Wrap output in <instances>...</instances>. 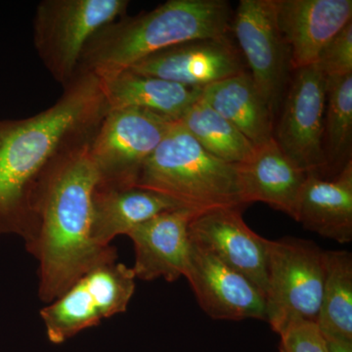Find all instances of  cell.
<instances>
[{"instance_id": "30bf717a", "label": "cell", "mask_w": 352, "mask_h": 352, "mask_svg": "<svg viewBox=\"0 0 352 352\" xmlns=\"http://www.w3.org/2000/svg\"><path fill=\"white\" fill-rule=\"evenodd\" d=\"M231 32L250 75L273 118L281 108L289 80V54L276 18V0H241Z\"/></svg>"}, {"instance_id": "cb8c5ba5", "label": "cell", "mask_w": 352, "mask_h": 352, "mask_svg": "<svg viewBox=\"0 0 352 352\" xmlns=\"http://www.w3.org/2000/svg\"><path fill=\"white\" fill-rule=\"evenodd\" d=\"M316 64L326 78L352 75V22L326 45Z\"/></svg>"}, {"instance_id": "5bb4252c", "label": "cell", "mask_w": 352, "mask_h": 352, "mask_svg": "<svg viewBox=\"0 0 352 352\" xmlns=\"http://www.w3.org/2000/svg\"><path fill=\"white\" fill-rule=\"evenodd\" d=\"M195 214L187 208L166 210L127 234L133 243L136 279L173 283L185 277L191 252L189 223Z\"/></svg>"}, {"instance_id": "4fadbf2b", "label": "cell", "mask_w": 352, "mask_h": 352, "mask_svg": "<svg viewBox=\"0 0 352 352\" xmlns=\"http://www.w3.org/2000/svg\"><path fill=\"white\" fill-rule=\"evenodd\" d=\"M185 278L201 310L214 320H266L265 298L252 281L192 244Z\"/></svg>"}, {"instance_id": "9c48e42d", "label": "cell", "mask_w": 352, "mask_h": 352, "mask_svg": "<svg viewBox=\"0 0 352 352\" xmlns=\"http://www.w3.org/2000/svg\"><path fill=\"white\" fill-rule=\"evenodd\" d=\"M295 72L273 138L307 175L323 176L329 168L324 147L327 78L317 64Z\"/></svg>"}, {"instance_id": "52a82bcc", "label": "cell", "mask_w": 352, "mask_h": 352, "mask_svg": "<svg viewBox=\"0 0 352 352\" xmlns=\"http://www.w3.org/2000/svg\"><path fill=\"white\" fill-rule=\"evenodd\" d=\"M133 270L116 261L99 264L41 309L46 337L62 344L105 319L124 314L136 287Z\"/></svg>"}, {"instance_id": "2e32d148", "label": "cell", "mask_w": 352, "mask_h": 352, "mask_svg": "<svg viewBox=\"0 0 352 352\" xmlns=\"http://www.w3.org/2000/svg\"><path fill=\"white\" fill-rule=\"evenodd\" d=\"M238 171L245 205L261 201L294 219L307 173L282 151L274 138L254 146L251 157L238 164Z\"/></svg>"}, {"instance_id": "7402d4cb", "label": "cell", "mask_w": 352, "mask_h": 352, "mask_svg": "<svg viewBox=\"0 0 352 352\" xmlns=\"http://www.w3.org/2000/svg\"><path fill=\"white\" fill-rule=\"evenodd\" d=\"M178 122L204 149L226 163L244 164L254 153L256 145L201 97Z\"/></svg>"}, {"instance_id": "7a4b0ae2", "label": "cell", "mask_w": 352, "mask_h": 352, "mask_svg": "<svg viewBox=\"0 0 352 352\" xmlns=\"http://www.w3.org/2000/svg\"><path fill=\"white\" fill-rule=\"evenodd\" d=\"M91 141V140H90ZM85 143L45 175L32 201L24 238L38 263V296L48 305L99 264L116 261L113 245L91 238L92 195L99 182Z\"/></svg>"}, {"instance_id": "ffe728a7", "label": "cell", "mask_w": 352, "mask_h": 352, "mask_svg": "<svg viewBox=\"0 0 352 352\" xmlns=\"http://www.w3.org/2000/svg\"><path fill=\"white\" fill-rule=\"evenodd\" d=\"M201 98L254 145L273 138L274 118L249 72L204 87Z\"/></svg>"}, {"instance_id": "ac0fdd59", "label": "cell", "mask_w": 352, "mask_h": 352, "mask_svg": "<svg viewBox=\"0 0 352 352\" xmlns=\"http://www.w3.org/2000/svg\"><path fill=\"white\" fill-rule=\"evenodd\" d=\"M175 208H182L151 190L97 184L92 195V240L99 247H111L118 236L127 235L139 224Z\"/></svg>"}, {"instance_id": "8fae6325", "label": "cell", "mask_w": 352, "mask_h": 352, "mask_svg": "<svg viewBox=\"0 0 352 352\" xmlns=\"http://www.w3.org/2000/svg\"><path fill=\"white\" fill-rule=\"evenodd\" d=\"M242 53L229 36L194 39L157 51L131 71L185 87L201 88L247 72Z\"/></svg>"}, {"instance_id": "5b68a950", "label": "cell", "mask_w": 352, "mask_h": 352, "mask_svg": "<svg viewBox=\"0 0 352 352\" xmlns=\"http://www.w3.org/2000/svg\"><path fill=\"white\" fill-rule=\"evenodd\" d=\"M127 0H43L32 21L39 59L55 82L66 87L95 32L126 15Z\"/></svg>"}, {"instance_id": "603a6c76", "label": "cell", "mask_w": 352, "mask_h": 352, "mask_svg": "<svg viewBox=\"0 0 352 352\" xmlns=\"http://www.w3.org/2000/svg\"><path fill=\"white\" fill-rule=\"evenodd\" d=\"M352 75L327 78L324 147L328 168L351 161Z\"/></svg>"}, {"instance_id": "8992f818", "label": "cell", "mask_w": 352, "mask_h": 352, "mask_svg": "<svg viewBox=\"0 0 352 352\" xmlns=\"http://www.w3.org/2000/svg\"><path fill=\"white\" fill-rule=\"evenodd\" d=\"M324 254L318 245L300 238L267 239L266 320L280 335L296 321L316 323L324 282Z\"/></svg>"}, {"instance_id": "484cf974", "label": "cell", "mask_w": 352, "mask_h": 352, "mask_svg": "<svg viewBox=\"0 0 352 352\" xmlns=\"http://www.w3.org/2000/svg\"><path fill=\"white\" fill-rule=\"evenodd\" d=\"M325 338V337H324ZM328 352H352L351 340L325 338Z\"/></svg>"}, {"instance_id": "d6986e66", "label": "cell", "mask_w": 352, "mask_h": 352, "mask_svg": "<svg viewBox=\"0 0 352 352\" xmlns=\"http://www.w3.org/2000/svg\"><path fill=\"white\" fill-rule=\"evenodd\" d=\"M98 78L109 111L140 109L175 122L201 94V88L141 75L131 69Z\"/></svg>"}, {"instance_id": "7c38bea8", "label": "cell", "mask_w": 352, "mask_h": 352, "mask_svg": "<svg viewBox=\"0 0 352 352\" xmlns=\"http://www.w3.org/2000/svg\"><path fill=\"white\" fill-rule=\"evenodd\" d=\"M242 210L220 208L194 215L189 223L190 241L247 277L265 298L267 239L248 226Z\"/></svg>"}, {"instance_id": "9a60e30c", "label": "cell", "mask_w": 352, "mask_h": 352, "mask_svg": "<svg viewBox=\"0 0 352 352\" xmlns=\"http://www.w3.org/2000/svg\"><path fill=\"white\" fill-rule=\"evenodd\" d=\"M276 18L291 69L318 61L326 45L352 22L351 0H276Z\"/></svg>"}, {"instance_id": "e0dca14e", "label": "cell", "mask_w": 352, "mask_h": 352, "mask_svg": "<svg viewBox=\"0 0 352 352\" xmlns=\"http://www.w3.org/2000/svg\"><path fill=\"white\" fill-rule=\"evenodd\" d=\"M296 221L340 244L352 241V160L337 175H307L298 201Z\"/></svg>"}, {"instance_id": "6da1fadb", "label": "cell", "mask_w": 352, "mask_h": 352, "mask_svg": "<svg viewBox=\"0 0 352 352\" xmlns=\"http://www.w3.org/2000/svg\"><path fill=\"white\" fill-rule=\"evenodd\" d=\"M52 106L0 120V235L24 238L36 190L64 157L89 142L108 113L98 76L78 71Z\"/></svg>"}, {"instance_id": "277c9868", "label": "cell", "mask_w": 352, "mask_h": 352, "mask_svg": "<svg viewBox=\"0 0 352 352\" xmlns=\"http://www.w3.org/2000/svg\"><path fill=\"white\" fill-rule=\"evenodd\" d=\"M135 187L168 197L196 214L244 208L238 164L221 161L175 122L139 173Z\"/></svg>"}, {"instance_id": "d4e9b609", "label": "cell", "mask_w": 352, "mask_h": 352, "mask_svg": "<svg viewBox=\"0 0 352 352\" xmlns=\"http://www.w3.org/2000/svg\"><path fill=\"white\" fill-rule=\"evenodd\" d=\"M279 337L280 352H328L325 338L315 322H294Z\"/></svg>"}, {"instance_id": "ba28073f", "label": "cell", "mask_w": 352, "mask_h": 352, "mask_svg": "<svg viewBox=\"0 0 352 352\" xmlns=\"http://www.w3.org/2000/svg\"><path fill=\"white\" fill-rule=\"evenodd\" d=\"M173 122L140 109L108 111L88 146L98 185L135 187L143 166Z\"/></svg>"}, {"instance_id": "44dd1931", "label": "cell", "mask_w": 352, "mask_h": 352, "mask_svg": "<svg viewBox=\"0 0 352 352\" xmlns=\"http://www.w3.org/2000/svg\"><path fill=\"white\" fill-rule=\"evenodd\" d=\"M317 326L325 338L352 342V254L325 251Z\"/></svg>"}, {"instance_id": "3957f363", "label": "cell", "mask_w": 352, "mask_h": 352, "mask_svg": "<svg viewBox=\"0 0 352 352\" xmlns=\"http://www.w3.org/2000/svg\"><path fill=\"white\" fill-rule=\"evenodd\" d=\"M233 14L226 0H168L149 12L126 15L95 32L78 71L102 78L131 69L176 44L227 36Z\"/></svg>"}]
</instances>
